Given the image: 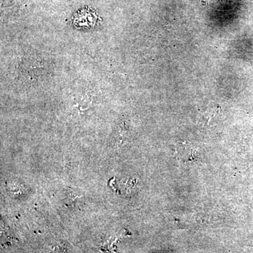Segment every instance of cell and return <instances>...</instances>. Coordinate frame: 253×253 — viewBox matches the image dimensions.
<instances>
[{
	"mask_svg": "<svg viewBox=\"0 0 253 253\" xmlns=\"http://www.w3.org/2000/svg\"><path fill=\"white\" fill-rule=\"evenodd\" d=\"M176 155L177 159L184 164L195 162L198 159V151L189 145L182 144L176 148Z\"/></svg>",
	"mask_w": 253,
	"mask_h": 253,
	"instance_id": "cell-1",
	"label": "cell"
},
{
	"mask_svg": "<svg viewBox=\"0 0 253 253\" xmlns=\"http://www.w3.org/2000/svg\"><path fill=\"white\" fill-rule=\"evenodd\" d=\"M201 2L204 3V4L208 5L211 4V2H212L214 0H201Z\"/></svg>",
	"mask_w": 253,
	"mask_h": 253,
	"instance_id": "cell-2",
	"label": "cell"
}]
</instances>
